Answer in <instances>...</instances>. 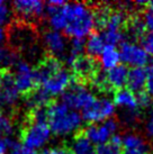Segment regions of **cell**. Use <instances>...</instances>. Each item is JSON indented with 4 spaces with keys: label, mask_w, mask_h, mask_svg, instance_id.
<instances>
[{
    "label": "cell",
    "mask_w": 153,
    "mask_h": 154,
    "mask_svg": "<svg viewBox=\"0 0 153 154\" xmlns=\"http://www.w3.org/2000/svg\"><path fill=\"white\" fill-rule=\"evenodd\" d=\"M36 82L50 97L63 96L73 85V77L56 59L44 60L35 70Z\"/></svg>",
    "instance_id": "obj_1"
},
{
    "label": "cell",
    "mask_w": 153,
    "mask_h": 154,
    "mask_svg": "<svg viewBox=\"0 0 153 154\" xmlns=\"http://www.w3.org/2000/svg\"><path fill=\"white\" fill-rule=\"evenodd\" d=\"M64 34L71 38L85 39L96 27V15L94 10L85 2H67L62 7Z\"/></svg>",
    "instance_id": "obj_2"
},
{
    "label": "cell",
    "mask_w": 153,
    "mask_h": 154,
    "mask_svg": "<svg viewBox=\"0 0 153 154\" xmlns=\"http://www.w3.org/2000/svg\"><path fill=\"white\" fill-rule=\"evenodd\" d=\"M82 122V116L62 101H56L47 108V124L56 136L72 135L81 128Z\"/></svg>",
    "instance_id": "obj_3"
},
{
    "label": "cell",
    "mask_w": 153,
    "mask_h": 154,
    "mask_svg": "<svg viewBox=\"0 0 153 154\" xmlns=\"http://www.w3.org/2000/svg\"><path fill=\"white\" fill-rule=\"evenodd\" d=\"M51 136L52 132L47 122L33 119L23 132V145L35 152L36 150H43L50 142Z\"/></svg>",
    "instance_id": "obj_4"
},
{
    "label": "cell",
    "mask_w": 153,
    "mask_h": 154,
    "mask_svg": "<svg viewBox=\"0 0 153 154\" xmlns=\"http://www.w3.org/2000/svg\"><path fill=\"white\" fill-rule=\"evenodd\" d=\"M116 107L114 101L107 97L95 98L87 107L81 111L82 119L90 124H99L102 122L111 119L115 115Z\"/></svg>",
    "instance_id": "obj_5"
},
{
    "label": "cell",
    "mask_w": 153,
    "mask_h": 154,
    "mask_svg": "<svg viewBox=\"0 0 153 154\" xmlns=\"http://www.w3.org/2000/svg\"><path fill=\"white\" fill-rule=\"evenodd\" d=\"M94 92L81 83H73L62 96V103L72 110H83L90 103L94 101Z\"/></svg>",
    "instance_id": "obj_6"
},
{
    "label": "cell",
    "mask_w": 153,
    "mask_h": 154,
    "mask_svg": "<svg viewBox=\"0 0 153 154\" xmlns=\"http://www.w3.org/2000/svg\"><path fill=\"white\" fill-rule=\"evenodd\" d=\"M114 105L123 111V119L125 123H134L137 118L140 106L137 101V96L128 88L117 90L114 94Z\"/></svg>",
    "instance_id": "obj_7"
},
{
    "label": "cell",
    "mask_w": 153,
    "mask_h": 154,
    "mask_svg": "<svg viewBox=\"0 0 153 154\" xmlns=\"http://www.w3.org/2000/svg\"><path fill=\"white\" fill-rule=\"evenodd\" d=\"M118 51L120 62H123L126 66L128 65L132 68H144L149 63L150 56L141 44L126 41L120 44Z\"/></svg>",
    "instance_id": "obj_8"
},
{
    "label": "cell",
    "mask_w": 153,
    "mask_h": 154,
    "mask_svg": "<svg viewBox=\"0 0 153 154\" xmlns=\"http://www.w3.org/2000/svg\"><path fill=\"white\" fill-rule=\"evenodd\" d=\"M118 131V123L111 118L99 124H90L85 129V135L94 145H101L109 142Z\"/></svg>",
    "instance_id": "obj_9"
},
{
    "label": "cell",
    "mask_w": 153,
    "mask_h": 154,
    "mask_svg": "<svg viewBox=\"0 0 153 154\" xmlns=\"http://www.w3.org/2000/svg\"><path fill=\"white\" fill-rule=\"evenodd\" d=\"M10 41L14 47L24 52H27L30 55H33L37 51L36 34L28 26H14L10 34Z\"/></svg>",
    "instance_id": "obj_10"
},
{
    "label": "cell",
    "mask_w": 153,
    "mask_h": 154,
    "mask_svg": "<svg viewBox=\"0 0 153 154\" xmlns=\"http://www.w3.org/2000/svg\"><path fill=\"white\" fill-rule=\"evenodd\" d=\"M15 73L13 74L15 86L19 92L28 94L34 89L36 82V73L33 66L26 61H18L15 66Z\"/></svg>",
    "instance_id": "obj_11"
},
{
    "label": "cell",
    "mask_w": 153,
    "mask_h": 154,
    "mask_svg": "<svg viewBox=\"0 0 153 154\" xmlns=\"http://www.w3.org/2000/svg\"><path fill=\"white\" fill-rule=\"evenodd\" d=\"M20 92L17 90L14 77L7 71L0 72V108H11L19 100Z\"/></svg>",
    "instance_id": "obj_12"
},
{
    "label": "cell",
    "mask_w": 153,
    "mask_h": 154,
    "mask_svg": "<svg viewBox=\"0 0 153 154\" xmlns=\"http://www.w3.org/2000/svg\"><path fill=\"white\" fill-rule=\"evenodd\" d=\"M43 46L52 56L54 57H64L68 52L69 43L65 35L62 32L54 29H47L44 32L42 37Z\"/></svg>",
    "instance_id": "obj_13"
},
{
    "label": "cell",
    "mask_w": 153,
    "mask_h": 154,
    "mask_svg": "<svg viewBox=\"0 0 153 154\" xmlns=\"http://www.w3.org/2000/svg\"><path fill=\"white\" fill-rule=\"evenodd\" d=\"M13 10L25 20H37L45 11V5L39 0H17L13 2Z\"/></svg>",
    "instance_id": "obj_14"
},
{
    "label": "cell",
    "mask_w": 153,
    "mask_h": 154,
    "mask_svg": "<svg viewBox=\"0 0 153 154\" xmlns=\"http://www.w3.org/2000/svg\"><path fill=\"white\" fill-rule=\"evenodd\" d=\"M127 66L124 64H119L111 69L109 71H106L105 73V81L106 86L108 88L117 90L123 89L127 85V77H128Z\"/></svg>",
    "instance_id": "obj_15"
},
{
    "label": "cell",
    "mask_w": 153,
    "mask_h": 154,
    "mask_svg": "<svg viewBox=\"0 0 153 154\" xmlns=\"http://www.w3.org/2000/svg\"><path fill=\"white\" fill-rule=\"evenodd\" d=\"M146 86V69L144 68H132L128 71L127 87L134 94L143 92Z\"/></svg>",
    "instance_id": "obj_16"
},
{
    "label": "cell",
    "mask_w": 153,
    "mask_h": 154,
    "mask_svg": "<svg viewBox=\"0 0 153 154\" xmlns=\"http://www.w3.org/2000/svg\"><path fill=\"white\" fill-rule=\"evenodd\" d=\"M106 47V42L102 37L101 33H92L90 34L85 42V51L89 57H99Z\"/></svg>",
    "instance_id": "obj_17"
},
{
    "label": "cell",
    "mask_w": 153,
    "mask_h": 154,
    "mask_svg": "<svg viewBox=\"0 0 153 154\" xmlns=\"http://www.w3.org/2000/svg\"><path fill=\"white\" fill-rule=\"evenodd\" d=\"M99 63L102 70L105 71H109L120 64V56H119V51L117 50V47L106 45L101 54L99 55Z\"/></svg>",
    "instance_id": "obj_18"
},
{
    "label": "cell",
    "mask_w": 153,
    "mask_h": 154,
    "mask_svg": "<svg viewBox=\"0 0 153 154\" xmlns=\"http://www.w3.org/2000/svg\"><path fill=\"white\" fill-rule=\"evenodd\" d=\"M71 68L76 75L81 78H90L96 73V64L94 60L88 55L79 56Z\"/></svg>",
    "instance_id": "obj_19"
},
{
    "label": "cell",
    "mask_w": 153,
    "mask_h": 154,
    "mask_svg": "<svg viewBox=\"0 0 153 154\" xmlns=\"http://www.w3.org/2000/svg\"><path fill=\"white\" fill-rule=\"evenodd\" d=\"M51 97L42 89L33 90L26 98V105L27 107L33 109V111L41 108H46L47 103H50Z\"/></svg>",
    "instance_id": "obj_20"
},
{
    "label": "cell",
    "mask_w": 153,
    "mask_h": 154,
    "mask_svg": "<svg viewBox=\"0 0 153 154\" xmlns=\"http://www.w3.org/2000/svg\"><path fill=\"white\" fill-rule=\"evenodd\" d=\"M85 51V39H78L72 38L71 42L69 44L68 52L64 56V61L65 63L70 66H72L74 61L82 55V52Z\"/></svg>",
    "instance_id": "obj_21"
},
{
    "label": "cell",
    "mask_w": 153,
    "mask_h": 154,
    "mask_svg": "<svg viewBox=\"0 0 153 154\" xmlns=\"http://www.w3.org/2000/svg\"><path fill=\"white\" fill-rule=\"evenodd\" d=\"M71 151L73 154H97L95 145L85 135H79L73 140Z\"/></svg>",
    "instance_id": "obj_22"
},
{
    "label": "cell",
    "mask_w": 153,
    "mask_h": 154,
    "mask_svg": "<svg viewBox=\"0 0 153 154\" xmlns=\"http://www.w3.org/2000/svg\"><path fill=\"white\" fill-rule=\"evenodd\" d=\"M122 146H123L124 151L140 150V149L148 147L144 138L141 136V135H139V134H135V133L125 134L122 137Z\"/></svg>",
    "instance_id": "obj_23"
},
{
    "label": "cell",
    "mask_w": 153,
    "mask_h": 154,
    "mask_svg": "<svg viewBox=\"0 0 153 154\" xmlns=\"http://www.w3.org/2000/svg\"><path fill=\"white\" fill-rule=\"evenodd\" d=\"M97 154H123V146H122V137L115 135L109 142L105 144L98 145L96 147Z\"/></svg>",
    "instance_id": "obj_24"
},
{
    "label": "cell",
    "mask_w": 153,
    "mask_h": 154,
    "mask_svg": "<svg viewBox=\"0 0 153 154\" xmlns=\"http://www.w3.org/2000/svg\"><path fill=\"white\" fill-rule=\"evenodd\" d=\"M18 55L16 52L7 46H0V69L14 68L18 63Z\"/></svg>",
    "instance_id": "obj_25"
},
{
    "label": "cell",
    "mask_w": 153,
    "mask_h": 154,
    "mask_svg": "<svg viewBox=\"0 0 153 154\" xmlns=\"http://www.w3.org/2000/svg\"><path fill=\"white\" fill-rule=\"evenodd\" d=\"M128 32L133 37H142L145 33V26L142 22V18H133L128 24Z\"/></svg>",
    "instance_id": "obj_26"
},
{
    "label": "cell",
    "mask_w": 153,
    "mask_h": 154,
    "mask_svg": "<svg viewBox=\"0 0 153 154\" xmlns=\"http://www.w3.org/2000/svg\"><path fill=\"white\" fill-rule=\"evenodd\" d=\"M14 132V124L11 119L2 111H0V136H9Z\"/></svg>",
    "instance_id": "obj_27"
},
{
    "label": "cell",
    "mask_w": 153,
    "mask_h": 154,
    "mask_svg": "<svg viewBox=\"0 0 153 154\" xmlns=\"http://www.w3.org/2000/svg\"><path fill=\"white\" fill-rule=\"evenodd\" d=\"M13 8L7 2L0 0V26H5L11 20Z\"/></svg>",
    "instance_id": "obj_28"
},
{
    "label": "cell",
    "mask_w": 153,
    "mask_h": 154,
    "mask_svg": "<svg viewBox=\"0 0 153 154\" xmlns=\"http://www.w3.org/2000/svg\"><path fill=\"white\" fill-rule=\"evenodd\" d=\"M141 45L149 56H153V30L145 32L144 35L141 37Z\"/></svg>",
    "instance_id": "obj_29"
},
{
    "label": "cell",
    "mask_w": 153,
    "mask_h": 154,
    "mask_svg": "<svg viewBox=\"0 0 153 154\" xmlns=\"http://www.w3.org/2000/svg\"><path fill=\"white\" fill-rule=\"evenodd\" d=\"M17 142L9 136H0V154H8Z\"/></svg>",
    "instance_id": "obj_30"
},
{
    "label": "cell",
    "mask_w": 153,
    "mask_h": 154,
    "mask_svg": "<svg viewBox=\"0 0 153 154\" xmlns=\"http://www.w3.org/2000/svg\"><path fill=\"white\" fill-rule=\"evenodd\" d=\"M137 101L140 108H150L153 105V98L148 92H140L137 96Z\"/></svg>",
    "instance_id": "obj_31"
},
{
    "label": "cell",
    "mask_w": 153,
    "mask_h": 154,
    "mask_svg": "<svg viewBox=\"0 0 153 154\" xmlns=\"http://www.w3.org/2000/svg\"><path fill=\"white\" fill-rule=\"evenodd\" d=\"M146 92L153 98V63L146 69V86H145Z\"/></svg>",
    "instance_id": "obj_32"
},
{
    "label": "cell",
    "mask_w": 153,
    "mask_h": 154,
    "mask_svg": "<svg viewBox=\"0 0 153 154\" xmlns=\"http://www.w3.org/2000/svg\"><path fill=\"white\" fill-rule=\"evenodd\" d=\"M142 22L145 26V29L148 30H153V11L151 10H146L143 14V17H142Z\"/></svg>",
    "instance_id": "obj_33"
},
{
    "label": "cell",
    "mask_w": 153,
    "mask_h": 154,
    "mask_svg": "<svg viewBox=\"0 0 153 154\" xmlns=\"http://www.w3.org/2000/svg\"><path fill=\"white\" fill-rule=\"evenodd\" d=\"M38 154H73L72 151L65 147H53V149H43Z\"/></svg>",
    "instance_id": "obj_34"
},
{
    "label": "cell",
    "mask_w": 153,
    "mask_h": 154,
    "mask_svg": "<svg viewBox=\"0 0 153 154\" xmlns=\"http://www.w3.org/2000/svg\"><path fill=\"white\" fill-rule=\"evenodd\" d=\"M8 154H36V152L30 150V149H27V147L24 146L23 144L16 143V145L10 150V152H9Z\"/></svg>",
    "instance_id": "obj_35"
},
{
    "label": "cell",
    "mask_w": 153,
    "mask_h": 154,
    "mask_svg": "<svg viewBox=\"0 0 153 154\" xmlns=\"http://www.w3.org/2000/svg\"><path fill=\"white\" fill-rule=\"evenodd\" d=\"M144 131L146 136L150 137V138H153V112L145 120Z\"/></svg>",
    "instance_id": "obj_36"
},
{
    "label": "cell",
    "mask_w": 153,
    "mask_h": 154,
    "mask_svg": "<svg viewBox=\"0 0 153 154\" xmlns=\"http://www.w3.org/2000/svg\"><path fill=\"white\" fill-rule=\"evenodd\" d=\"M8 38V33L5 29L4 26H0V46H4L6 41Z\"/></svg>",
    "instance_id": "obj_37"
},
{
    "label": "cell",
    "mask_w": 153,
    "mask_h": 154,
    "mask_svg": "<svg viewBox=\"0 0 153 154\" xmlns=\"http://www.w3.org/2000/svg\"><path fill=\"white\" fill-rule=\"evenodd\" d=\"M123 154H151L149 151V147L145 149H140V150H130L123 151Z\"/></svg>",
    "instance_id": "obj_38"
},
{
    "label": "cell",
    "mask_w": 153,
    "mask_h": 154,
    "mask_svg": "<svg viewBox=\"0 0 153 154\" xmlns=\"http://www.w3.org/2000/svg\"><path fill=\"white\" fill-rule=\"evenodd\" d=\"M148 6H149V10H151V11H153V1H150V2H148Z\"/></svg>",
    "instance_id": "obj_39"
}]
</instances>
